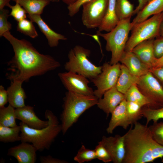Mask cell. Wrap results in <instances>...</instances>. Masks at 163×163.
<instances>
[{"instance_id":"obj_16","label":"cell","mask_w":163,"mask_h":163,"mask_svg":"<svg viewBox=\"0 0 163 163\" xmlns=\"http://www.w3.org/2000/svg\"><path fill=\"white\" fill-rule=\"evenodd\" d=\"M119 62L125 65L132 74L139 77L150 72L151 69L132 51H125Z\"/></svg>"},{"instance_id":"obj_21","label":"cell","mask_w":163,"mask_h":163,"mask_svg":"<svg viewBox=\"0 0 163 163\" xmlns=\"http://www.w3.org/2000/svg\"><path fill=\"white\" fill-rule=\"evenodd\" d=\"M120 69L116 87L119 91L125 94L132 85L137 84L139 77L132 74L125 65L122 64Z\"/></svg>"},{"instance_id":"obj_11","label":"cell","mask_w":163,"mask_h":163,"mask_svg":"<svg viewBox=\"0 0 163 163\" xmlns=\"http://www.w3.org/2000/svg\"><path fill=\"white\" fill-rule=\"evenodd\" d=\"M59 77L68 91L88 96H94V91L90 87V81L86 77L70 72L60 73Z\"/></svg>"},{"instance_id":"obj_2","label":"cell","mask_w":163,"mask_h":163,"mask_svg":"<svg viewBox=\"0 0 163 163\" xmlns=\"http://www.w3.org/2000/svg\"><path fill=\"white\" fill-rule=\"evenodd\" d=\"M124 135L122 163H146L163 157V146L153 139L149 127L136 122Z\"/></svg>"},{"instance_id":"obj_42","label":"cell","mask_w":163,"mask_h":163,"mask_svg":"<svg viewBox=\"0 0 163 163\" xmlns=\"http://www.w3.org/2000/svg\"><path fill=\"white\" fill-rule=\"evenodd\" d=\"M152 0H138L139 4L134 10L133 15L137 14L142 9Z\"/></svg>"},{"instance_id":"obj_3","label":"cell","mask_w":163,"mask_h":163,"mask_svg":"<svg viewBox=\"0 0 163 163\" xmlns=\"http://www.w3.org/2000/svg\"><path fill=\"white\" fill-rule=\"evenodd\" d=\"M45 117L48 121V125L40 129L30 128L21 122L19 125L21 127V142L32 144L40 152L49 150L55 139L62 131L61 125L52 111L46 110Z\"/></svg>"},{"instance_id":"obj_30","label":"cell","mask_w":163,"mask_h":163,"mask_svg":"<svg viewBox=\"0 0 163 163\" xmlns=\"http://www.w3.org/2000/svg\"><path fill=\"white\" fill-rule=\"evenodd\" d=\"M142 117L146 120V125H148L151 120L156 122L160 119H163V107L157 109H153L147 106L142 107Z\"/></svg>"},{"instance_id":"obj_47","label":"cell","mask_w":163,"mask_h":163,"mask_svg":"<svg viewBox=\"0 0 163 163\" xmlns=\"http://www.w3.org/2000/svg\"><path fill=\"white\" fill-rule=\"evenodd\" d=\"M50 2H59L60 0H49Z\"/></svg>"},{"instance_id":"obj_1","label":"cell","mask_w":163,"mask_h":163,"mask_svg":"<svg viewBox=\"0 0 163 163\" xmlns=\"http://www.w3.org/2000/svg\"><path fill=\"white\" fill-rule=\"evenodd\" d=\"M12 46L14 55L8 62L11 73L7 78L11 81H27L32 77L43 75L60 67V63L51 56L38 52L31 43L24 39L19 40L10 31L3 35Z\"/></svg>"},{"instance_id":"obj_12","label":"cell","mask_w":163,"mask_h":163,"mask_svg":"<svg viewBox=\"0 0 163 163\" xmlns=\"http://www.w3.org/2000/svg\"><path fill=\"white\" fill-rule=\"evenodd\" d=\"M101 141L110 153L112 162L122 163L125 153L124 135H116L108 137L103 136Z\"/></svg>"},{"instance_id":"obj_28","label":"cell","mask_w":163,"mask_h":163,"mask_svg":"<svg viewBox=\"0 0 163 163\" xmlns=\"http://www.w3.org/2000/svg\"><path fill=\"white\" fill-rule=\"evenodd\" d=\"M116 10L119 21L131 18L133 15L134 6L128 0H116Z\"/></svg>"},{"instance_id":"obj_18","label":"cell","mask_w":163,"mask_h":163,"mask_svg":"<svg viewBox=\"0 0 163 163\" xmlns=\"http://www.w3.org/2000/svg\"><path fill=\"white\" fill-rule=\"evenodd\" d=\"M126 101L124 99L111 113V118L106 129L108 133L112 134L118 126L126 129L130 125L126 113Z\"/></svg>"},{"instance_id":"obj_46","label":"cell","mask_w":163,"mask_h":163,"mask_svg":"<svg viewBox=\"0 0 163 163\" xmlns=\"http://www.w3.org/2000/svg\"><path fill=\"white\" fill-rule=\"evenodd\" d=\"M159 34V36L163 37V19L160 25Z\"/></svg>"},{"instance_id":"obj_45","label":"cell","mask_w":163,"mask_h":163,"mask_svg":"<svg viewBox=\"0 0 163 163\" xmlns=\"http://www.w3.org/2000/svg\"><path fill=\"white\" fill-rule=\"evenodd\" d=\"M62 1L68 5H71L77 0H62Z\"/></svg>"},{"instance_id":"obj_27","label":"cell","mask_w":163,"mask_h":163,"mask_svg":"<svg viewBox=\"0 0 163 163\" xmlns=\"http://www.w3.org/2000/svg\"><path fill=\"white\" fill-rule=\"evenodd\" d=\"M16 119L15 108L11 105L0 108V125L6 127H16L18 126Z\"/></svg>"},{"instance_id":"obj_29","label":"cell","mask_w":163,"mask_h":163,"mask_svg":"<svg viewBox=\"0 0 163 163\" xmlns=\"http://www.w3.org/2000/svg\"><path fill=\"white\" fill-rule=\"evenodd\" d=\"M143 107L137 103L126 101V111L130 125L134 124L142 117Z\"/></svg>"},{"instance_id":"obj_8","label":"cell","mask_w":163,"mask_h":163,"mask_svg":"<svg viewBox=\"0 0 163 163\" xmlns=\"http://www.w3.org/2000/svg\"><path fill=\"white\" fill-rule=\"evenodd\" d=\"M120 65L119 62L113 65L105 62L102 66L101 72L90 80L96 87L94 94L98 99L101 98L105 92L116 86L120 73Z\"/></svg>"},{"instance_id":"obj_9","label":"cell","mask_w":163,"mask_h":163,"mask_svg":"<svg viewBox=\"0 0 163 163\" xmlns=\"http://www.w3.org/2000/svg\"><path fill=\"white\" fill-rule=\"evenodd\" d=\"M136 85L140 91L151 102L152 108L163 107V87L150 72L140 77Z\"/></svg>"},{"instance_id":"obj_34","label":"cell","mask_w":163,"mask_h":163,"mask_svg":"<svg viewBox=\"0 0 163 163\" xmlns=\"http://www.w3.org/2000/svg\"><path fill=\"white\" fill-rule=\"evenodd\" d=\"M0 11V36L1 37L11 29V24L8 21L10 16L9 11L4 8Z\"/></svg>"},{"instance_id":"obj_43","label":"cell","mask_w":163,"mask_h":163,"mask_svg":"<svg viewBox=\"0 0 163 163\" xmlns=\"http://www.w3.org/2000/svg\"><path fill=\"white\" fill-rule=\"evenodd\" d=\"M10 0H0V10L4 9L5 6L8 7Z\"/></svg>"},{"instance_id":"obj_44","label":"cell","mask_w":163,"mask_h":163,"mask_svg":"<svg viewBox=\"0 0 163 163\" xmlns=\"http://www.w3.org/2000/svg\"><path fill=\"white\" fill-rule=\"evenodd\" d=\"M163 66V56L160 58L157 59L155 66L154 68H158L161 67Z\"/></svg>"},{"instance_id":"obj_32","label":"cell","mask_w":163,"mask_h":163,"mask_svg":"<svg viewBox=\"0 0 163 163\" xmlns=\"http://www.w3.org/2000/svg\"><path fill=\"white\" fill-rule=\"evenodd\" d=\"M96 156L94 150L87 149L82 145L77 152L74 160L78 163H83L91 161L96 159Z\"/></svg>"},{"instance_id":"obj_41","label":"cell","mask_w":163,"mask_h":163,"mask_svg":"<svg viewBox=\"0 0 163 163\" xmlns=\"http://www.w3.org/2000/svg\"><path fill=\"white\" fill-rule=\"evenodd\" d=\"M8 102V96L7 90L2 85L0 86V108L4 107Z\"/></svg>"},{"instance_id":"obj_35","label":"cell","mask_w":163,"mask_h":163,"mask_svg":"<svg viewBox=\"0 0 163 163\" xmlns=\"http://www.w3.org/2000/svg\"><path fill=\"white\" fill-rule=\"evenodd\" d=\"M94 150L97 158L105 163L112 161L110 153L101 141L98 142Z\"/></svg>"},{"instance_id":"obj_26","label":"cell","mask_w":163,"mask_h":163,"mask_svg":"<svg viewBox=\"0 0 163 163\" xmlns=\"http://www.w3.org/2000/svg\"><path fill=\"white\" fill-rule=\"evenodd\" d=\"M21 127L19 125L9 127L0 125V141L3 143H12L21 140Z\"/></svg>"},{"instance_id":"obj_5","label":"cell","mask_w":163,"mask_h":163,"mask_svg":"<svg viewBox=\"0 0 163 163\" xmlns=\"http://www.w3.org/2000/svg\"><path fill=\"white\" fill-rule=\"evenodd\" d=\"M130 19L129 18L119 21L116 26L108 33H102L97 31V35L106 41V50L111 52L109 63L111 65L119 62L125 51L129 34L133 26Z\"/></svg>"},{"instance_id":"obj_38","label":"cell","mask_w":163,"mask_h":163,"mask_svg":"<svg viewBox=\"0 0 163 163\" xmlns=\"http://www.w3.org/2000/svg\"><path fill=\"white\" fill-rule=\"evenodd\" d=\"M92 0H77L73 4L68 6L69 15L73 17L79 11L82 6L85 4Z\"/></svg>"},{"instance_id":"obj_13","label":"cell","mask_w":163,"mask_h":163,"mask_svg":"<svg viewBox=\"0 0 163 163\" xmlns=\"http://www.w3.org/2000/svg\"><path fill=\"white\" fill-rule=\"evenodd\" d=\"M37 151L32 144L21 142L19 144L10 148L7 155L14 158L18 163H35L37 160Z\"/></svg>"},{"instance_id":"obj_37","label":"cell","mask_w":163,"mask_h":163,"mask_svg":"<svg viewBox=\"0 0 163 163\" xmlns=\"http://www.w3.org/2000/svg\"><path fill=\"white\" fill-rule=\"evenodd\" d=\"M156 37L153 41L154 52L155 58L159 59L163 56V37Z\"/></svg>"},{"instance_id":"obj_39","label":"cell","mask_w":163,"mask_h":163,"mask_svg":"<svg viewBox=\"0 0 163 163\" xmlns=\"http://www.w3.org/2000/svg\"><path fill=\"white\" fill-rule=\"evenodd\" d=\"M41 163H67V161L54 158L50 155L47 156H41L40 157Z\"/></svg>"},{"instance_id":"obj_7","label":"cell","mask_w":163,"mask_h":163,"mask_svg":"<svg viewBox=\"0 0 163 163\" xmlns=\"http://www.w3.org/2000/svg\"><path fill=\"white\" fill-rule=\"evenodd\" d=\"M163 19V12L133 24L131 35L126 44L125 51H131L139 43L159 36L160 25Z\"/></svg>"},{"instance_id":"obj_17","label":"cell","mask_w":163,"mask_h":163,"mask_svg":"<svg viewBox=\"0 0 163 163\" xmlns=\"http://www.w3.org/2000/svg\"><path fill=\"white\" fill-rule=\"evenodd\" d=\"M154 38L143 41L131 51L143 63L151 68L155 66L157 59L155 56L153 43Z\"/></svg>"},{"instance_id":"obj_10","label":"cell","mask_w":163,"mask_h":163,"mask_svg":"<svg viewBox=\"0 0 163 163\" xmlns=\"http://www.w3.org/2000/svg\"><path fill=\"white\" fill-rule=\"evenodd\" d=\"M109 0H92L82 5V20L87 28H98L105 14Z\"/></svg>"},{"instance_id":"obj_20","label":"cell","mask_w":163,"mask_h":163,"mask_svg":"<svg viewBox=\"0 0 163 163\" xmlns=\"http://www.w3.org/2000/svg\"><path fill=\"white\" fill-rule=\"evenodd\" d=\"M22 83L17 80L11 81L10 85L7 90L9 104L15 109L25 105L24 101L27 96L22 87Z\"/></svg>"},{"instance_id":"obj_23","label":"cell","mask_w":163,"mask_h":163,"mask_svg":"<svg viewBox=\"0 0 163 163\" xmlns=\"http://www.w3.org/2000/svg\"><path fill=\"white\" fill-rule=\"evenodd\" d=\"M163 12V0H152L141 11L131 22L132 24L146 20L152 15Z\"/></svg>"},{"instance_id":"obj_22","label":"cell","mask_w":163,"mask_h":163,"mask_svg":"<svg viewBox=\"0 0 163 163\" xmlns=\"http://www.w3.org/2000/svg\"><path fill=\"white\" fill-rule=\"evenodd\" d=\"M116 0H109L107 10L101 25L97 31L109 32L113 29L119 21L116 10Z\"/></svg>"},{"instance_id":"obj_24","label":"cell","mask_w":163,"mask_h":163,"mask_svg":"<svg viewBox=\"0 0 163 163\" xmlns=\"http://www.w3.org/2000/svg\"><path fill=\"white\" fill-rule=\"evenodd\" d=\"M18 3L28 14H41L44 8L50 2L49 0H13Z\"/></svg>"},{"instance_id":"obj_14","label":"cell","mask_w":163,"mask_h":163,"mask_svg":"<svg viewBox=\"0 0 163 163\" xmlns=\"http://www.w3.org/2000/svg\"><path fill=\"white\" fill-rule=\"evenodd\" d=\"M124 99V94L119 91L115 86L105 92L101 98L98 99L97 105L107 117Z\"/></svg>"},{"instance_id":"obj_36","label":"cell","mask_w":163,"mask_h":163,"mask_svg":"<svg viewBox=\"0 0 163 163\" xmlns=\"http://www.w3.org/2000/svg\"><path fill=\"white\" fill-rule=\"evenodd\" d=\"M8 7L11 10L10 16L13 17L18 22L26 19L27 12L18 3L16 2L14 5L10 4Z\"/></svg>"},{"instance_id":"obj_25","label":"cell","mask_w":163,"mask_h":163,"mask_svg":"<svg viewBox=\"0 0 163 163\" xmlns=\"http://www.w3.org/2000/svg\"><path fill=\"white\" fill-rule=\"evenodd\" d=\"M125 99L138 103L142 106L152 108L150 101L140 91L136 84L132 85L124 94Z\"/></svg>"},{"instance_id":"obj_33","label":"cell","mask_w":163,"mask_h":163,"mask_svg":"<svg viewBox=\"0 0 163 163\" xmlns=\"http://www.w3.org/2000/svg\"><path fill=\"white\" fill-rule=\"evenodd\" d=\"M149 127L154 139L163 146V122H153Z\"/></svg>"},{"instance_id":"obj_4","label":"cell","mask_w":163,"mask_h":163,"mask_svg":"<svg viewBox=\"0 0 163 163\" xmlns=\"http://www.w3.org/2000/svg\"><path fill=\"white\" fill-rule=\"evenodd\" d=\"M98 99L68 91L64 98L63 110L60 116L62 131L65 134L86 110L97 105Z\"/></svg>"},{"instance_id":"obj_19","label":"cell","mask_w":163,"mask_h":163,"mask_svg":"<svg viewBox=\"0 0 163 163\" xmlns=\"http://www.w3.org/2000/svg\"><path fill=\"white\" fill-rule=\"evenodd\" d=\"M28 17L30 20L37 24L40 31L46 36L50 47L57 46L60 40H67L64 36L51 29L41 18L40 15L28 14Z\"/></svg>"},{"instance_id":"obj_31","label":"cell","mask_w":163,"mask_h":163,"mask_svg":"<svg viewBox=\"0 0 163 163\" xmlns=\"http://www.w3.org/2000/svg\"><path fill=\"white\" fill-rule=\"evenodd\" d=\"M33 22L31 20L24 19L18 22L17 30L25 35L35 38L38 36V34Z\"/></svg>"},{"instance_id":"obj_6","label":"cell","mask_w":163,"mask_h":163,"mask_svg":"<svg viewBox=\"0 0 163 163\" xmlns=\"http://www.w3.org/2000/svg\"><path fill=\"white\" fill-rule=\"evenodd\" d=\"M91 51L80 45H77L71 49L68 54V61L64 65L65 69L81 75L90 80L99 74L101 66H97L88 59Z\"/></svg>"},{"instance_id":"obj_15","label":"cell","mask_w":163,"mask_h":163,"mask_svg":"<svg viewBox=\"0 0 163 163\" xmlns=\"http://www.w3.org/2000/svg\"><path fill=\"white\" fill-rule=\"evenodd\" d=\"M17 119L19 120L29 127L40 129L47 126L48 121L41 120L36 115L33 107L29 105L15 109Z\"/></svg>"},{"instance_id":"obj_40","label":"cell","mask_w":163,"mask_h":163,"mask_svg":"<svg viewBox=\"0 0 163 163\" xmlns=\"http://www.w3.org/2000/svg\"><path fill=\"white\" fill-rule=\"evenodd\" d=\"M150 72L163 86V66L151 69Z\"/></svg>"}]
</instances>
